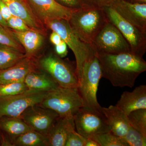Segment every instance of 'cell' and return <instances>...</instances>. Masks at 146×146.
I'll list each match as a JSON object with an SVG mask.
<instances>
[{
  "label": "cell",
  "instance_id": "26",
  "mask_svg": "<svg viewBox=\"0 0 146 146\" xmlns=\"http://www.w3.org/2000/svg\"><path fill=\"white\" fill-rule=\"evenodd\" d=\"M0 44L12 47L25 54L23 47L11 29L0 25Z\"/></svg>",
  "mask_w": 146,
  "mask_h": 146
},
{
  "label": "cell",
  "instance_id": "31",
  "mask_svg": "<svg viewBox=\"0 0 146 146\" xmlns=\"http://www.w3.org/2000/svg\"><path fill=\"white\" fill-rule=\"evenodd\" d=\"M84 6L103 8L110 6L114 0H80Z\"/></svg>",
  "mask_w": 146,
  "mask_h": 146
},
{
  "label": "cell",
  "instance_id": "39",
  "mask_svg": "<svg viewBox=\"0 0 146 146\" xmlns=\"http://www.w3.org/2000/svg\"><path fill=\"white\" fill-rule=\"evenodd\" d=\"M0 138H1V133H0Z\"/></svg>",
  "mask_w": 146,
  "mask_h": 146
},
{
  "label": "cell",
  "instance_id": "5",
  "mask_svg": "<svg viewBox=\"0 0 146 146\" xmlns=\"http://www.w3.org/2000/svg\"><path fill=\"white\" fill-rule=\"evenodd\" d=\"M38 104L52 110L60 117H74L79 110L84 106L83 100L78 87L68 88L60 86L48 92L44 99Z\"/></svg>",
  "mask_w": 146,
  "mask_h": 146
},
{
  "label": "cell",
  "instance_id": "29",
  "mask_svg": "<svg viewBox=\"0 0 146 146\" xmlns=\"http://www.w3.org/2000/svg\"><path fill=\"white\" fill-rule=\"evenodd\" d=\"M6 23L9 28L16 31H25L32 29L22 19L16 16H12Z\"/></svg>",
  "mask_w": 146,
  "mask_h": 146
},
{
  "label": "cell",
  "instance_id": "32",
  "mask_svg": "<svg viewBox=\"0 0 146 146\" xmlns=\"http://www.w3.org/2000/svg\"><path fill=\"white\" fill-rule=\"evenodd\" d=\"M60 5L72 9H77L83 7L80 0H54Z\"/></svg>",
  "mask_w": 146,
  "mask_h": 146
},
{
  "label": "cell",
  "instance_id": "8",
  "mask_svg": "<svg viewBox=\"0 0 146 146\" xmlns=\"http://www.w3.org/2000/svg\"><path fill=\"white\" fill-rule=\"evenodd\" d=\"M74 118L76 131L84 138L110 131L103 113L96 110L83 106Z\"/></svg>",
  "mask_w": 146,
  "mask_h": 146
},
{
  "label": "cell",
  "instance_id": "14",
  "mask_svg": "<svg viewBox=\"0 0 146 146\" xmlns=\"http://www.w3.org/2000/svg\"><path fill=\"white\" fill-rule=\"evenodd\" d=\"M32 129L20 117H1L0 145L12 146L15 138Z\"/></svg>",
  "mask_w": 146,
  "mask_h": 146
},
{
  "label": "cell",
  "instance_id": "1",
  "mask_svg": "<svg viewBox=\"0 0 146 146\" xmlns=\"http://www.w3.org/2000/svg\"><path fill=\"white\" fill-rule=\"evenodd\" d=\"M102 77L116 87H133L137 77L146 70L143 57L131 52L97 53Z\"/></svg>",
  "mask_w": 146,
  "mask_h": 146
},
{
  "label": "cell",
  "instance_id": "23",
  "mask_svg": "<svg viewBox=\"0 0 146 146\" xmlns=\"http://www.w3.org/2000/svg\"><path fill=\"white\" fill-rule=\"evenodd\" d=\"M25 57V54L12 47L0 44V70L15 65Z\"/></svg>",
  "mask_w": 146,
  "mask_h": 146
},
{
  "label": "cell",
  "instance_id": "9",
  "mask_svg": "<svg viewBox=\"0 0 146 146\" xmlns=\"http://www.w3.org/2000/svg\"><path fill=\"white\" fill-rule=\"evenodd\" d=\"M98 53L131 52L130 46L119 31L109 21L98 33L92 44Z\"/></svg>",
  "mask_w": 146,
  "mask_h": 146
},
{
  "label": "cell",
  "instance_id": "35",
  "mask_svg": "<svg viewBox=\"0 0 146 146\" xmlns=\"http://www.w3.org/2000/svg\"><path fill=\"white\" fill-rule=\"evenodd\" d=\"M50 40L52 44L56 46L60 44L63 40L57 33L54 31H52V32L50 35Z\"/></svg>",
  "mask_w": 146,
  "mask_h": 146
},
{
  "label": "cell",
  "instance_id": "17",
  "mask_svg": "<svg viewBox=\"0 0 146 146\" xmlns=\"http://www.w3.org/2000/svg\"><path fill=\"white\" fill-rule=\"evenodd\" d=\"M116 106L127 116L136 110L146 109V85L137 86L131 92L124 91Z\"/></svg>",
  "mask_w": 146,
  "mask_h": 146
},
{
  "label": "cell",
  "instance_id": "36",
  "mask_svg": "<svg viewBox=\"0 0 146 146\" xmlns=\"http://www.w3.org/2000/svg\"><path fill=\"white\" fill-rule=\"evenodd\" d=\"M84 146H100L99 144L91 138H86Z\"/></svg>",
  "mask_w": 146,
  "mask_h": 146
},
{
  "label": "cell",
  "instance_id": "4",
  "mask_svg": "<svg viewBox=\"0 0 146 146\" xmlns=\"http://www.w3.org/2000/svg\"><path fill=\"white\" fill-rule=\"evenodd\" d=\"M44 26L57 33L74 53L79 81L84 63L97 54V52L92 45L82 42L76 36L67 20H52L45 23Z\"/></svg>",
  "mask_w": 146,
  "mask_h": 146
},
{
  "label": "cell",
  "instance_id": "20",
  "mask_svg": "<svg viewBox=\"0 0 146 146\" xmlns=\"http://www.w3.org/2000/svg\"><path fill=\"white\" fill-rule=\"evenodd\" d=\"M74 129V117L59 116L47 134L49 146H65L68 133Z\"/></svg>",
  "mask_w": 146,
  "mask_h": 146
},
{
  "label": "cell",
  "instance_id": "6",
  "mask_svg": "<svg viewBox=\"0 0 146 146\" xmlns=\"http://www.w3.org/2000/svg\"><path fill=\"white\" fill-rule=\"evenodd\" d=\"M102 77L101 68L97 54L84 65L78 86L84 106L102 112V107L97 100L100 80Z\"/></svg>",
  "mask_w": 146,
  "mask_h": 146
},
{
  "label": "cell",
  "instance_id": "19",
  "mask_svg": "<svg viewBox=\"0 0 146 146\" xmlns=\"http://www.w3.org/2000/svg\"><path fill=\"white\" fill-rule=\"evenodd\" d=\"M102 111L110 127V131L119 137L125 136L130 127L127 115L116 106L102 107Z\"/></svg>",
  "mask_w": 146,
  "mask_h": 146
},
{
  "label": "cell",
  "instance_id": "18",
  "mask_svg": "<svg viewBox=\"0 0 146 146\" xmlns=\"http://www.w3.org/2000/svg\"><path fill=\"white\" fill-rule=\"evenodd\" d=\"M36 68L34 58L25 57L15 65L0 70V84L24 81L27 75Z\"/></svg>",
  "mask_w": 146,
  "mask_h": 146
},
{
  "label": "cell",
  "instance_id": "30",
  "mask_svg": "<svg viewBox=\"0 0 146 146\" xmlns=\"http://www.w3.org/2000/svg\"><path fill=\"white\" fill-rule=\"evenodd\" d=\"M85 139L75 129H73L68 134L65 146H84Z\"/></svg>",
  "mask_w": 146,
  "mask_h": 146
},
{
  "label": "cell",
  "instance_id": "15",
  "mask_svg": "<svg viewBox=\"0 0 146 146\" xmlns=\"http://www.w3.org/2000/svg\"><path fill=\"white\" fill-rule=\"evenodd\" d=\"M13 16L22 19L31 28L46 35V28L32 11L26 0H3Z\"/></svg>",
  "mask_w": 146,
  "mask_h": 146
},
{
  "label": "cell",
  "instance_id": "24",
  "mask_svg": "<svg viewBox=\"0 0 146 146\" xmlns=\"http://www.w3.org/2000/svg\"><path fill=\"white\" fill-rule=\"evenodd\" d=\"M130 126L146 136V109L136 110L127 115Z\"/></svg>",
  "mask_w": 146,
  "mask_h": 146
},
{
  "label": "cell",
  "instance_id": "16",
  "mask_svg": "<svg viewBox=\"0 0 146 146\" xmlns=\"http://www.w3.org/2000/svg\"><path fill=\"white\" fill-rule=\"evenodd\" d=\"M11 30L23 47L26 57H37L44 43V35L33 29L23 32Z\"/></svg>",
  "mask_w": 146,
  "mask_h": 146
},
{
  "label": "cell",
  "instance_id": "12",
  "mask_svg": "<svg viewBox=\"0 0 146 146\" xmlns=\"http://www.w3.org/2000/svg\"><path fill=\"white\" fill-rule=\"evenodd\" d=\"M32 11L44 25L45 23L54 20L68 21L75 9L60 5L54 0H26Z\"/></svg>",
  "mask_w": 146,
  "mask_h": 146
},
{
  "label": "cell",
  "instance_id": "21",
  "mask_svg": "<svg viewBox=\"0 0 146 146\" xmlns=\"http://www.w3.org/2000/svg\"><path fill=\"white\" fill-rule=\"evenodd\" d=\"M24 82L29 89L43 92H50L59 86L50 76L37 68L27 75Z\"/></svg>",
  "mask_w": 146,
  "mask_h": 146
},
{
  "label": "cell",
  "instance_id": "25",
  "mask_svg": "<svg viewBox=\"0 0 146 146\" xmlns=\"http://www.w3.org/2000/svg\"><path fill=\"white\" fill-rule=\"evenodd\" d=\"M100 146H128L121 137L116 136L111 132H106L91 137Z\"/></svg>",
  "mask_w": 146,
  "mask_h": 146
},
{
  "label": "cell",
  "instance_id": "34",
  "mask_svg": "<svg viewBox=\"0 0 146 146\" xmlns=\"http://www.w3.org/2000/svg\"><path fill=\"white\" fill-rule=\"evenodd\" d=\"M0 13L6 22L13 16L8 7L3 0H0Z\"/></svg>",
  "mask_w": 146,
  "mask_h": 146
},
{
  "label": "cell",
  "instance_id": "10",
  "mask_svg": "<svg viewBox=\"0 0 146 146\" xmlns=\"http://www.w3.org/2000/svg\"><path fill=\"white\" fill-rule=\"evenodd\" d=\"M47 93L29 89L16 96L0 97V117H20L28 108L41 103Z\"/></svg>",
  "mask_w": 146,
  "mask_h": 146
},
{
  "label": "cell",
  "instance_id": "2",
  "mask_svg": "<svg viewBox=\"0 0 146 146\" xmlns=\"http://www.w3.org/2000/svg\"><path fill=\"white\" fill-rule=\"evenodd\" d=\"M108 21L103 8L84 6L74 10L68 22L78 39L92 45L96 36Z\"/></svg>",
  "mask_w": 146,
  "mask_h": 146
},
{
  "label": "cell",
  "instance_id": "28",
  "mask_svg": "<svg viewBox=\"0 0 146 146\" xmlns=\"http://www.w3.org/2000/svg\"><path fill=\"white\" fill-rule=\"evenodd\" d=\"M121 138L128 146H146V136L131 126L125 135Z\"/></svg>",
  "mask_w": 146,
  "mask_h": 146
},
{
  "label": "cell",
  "instance_id": "3",
  "mask_svg": "<svg viewBox=\"0 0 146 146\" xmlns=\"http://www.w3.org/2000/svg\"><path fill=\"white\" fill-rule=\"evenodd\" d=\"M36 67L50 76L58 86L78 87V78L76 63L63 60L55 53L50 52L34 58Z\"/></svg>",
  "mask_w": 146,
  "mask_h": 146
},
{
  "label": "cell",
  "instance_id": "33",
  "mask_svg": "<svg viewBox=\"0 0 146 146\" xmlns=\"http://www.w3.org/2000/svg\"><path fill=\"white\" fill-rule=\"evenodd\" d=\"M68 52V46L63 40L59 44L55 46V53L59 57L61 58L65 57Z\"/></svg>",
  "mask_w": 146,
  "mask_h": 146
},
{
  "label": "cell",
  "instance_id": "7",
  "mask_svg": "<svg viewBox=\"0 0 146 146\" xmlns=\"http://www.w3.org/2000/svg\"><path fill=\"white\" fill-rule=\"evenodd\" d=\"M108 20L119 31L133 54L143 57L146 51V32L123 19L111 6L103 7Z\"/></svg>",
  "mask_w": 146,
  "mask_h": 146
},
{
  "label": "cell",
  "instance_id": "38",
  "mask_svg": "<svg viewBox=\"0 0 146 146\" xmlns=\"http://www.w3.org/2000/svg\"><path fill=\"white\" fill-rule=\"evenodd\" d=\"M0 25L3 26L5 27L8 28L7 27L6 22L3 18L2 16L1 15V13H0Z\"/></svg>",
  "mask_w": 146,
  "mask_h": 146
},
{
  "label": "cell",
  "instance_id": "11",
  "mask_svg": "<svg viewBox=\"0 0 146 146\" xmlns=\"http://www.w3.org/2000/svg\"><path fill=\"white\" fill-rule=\"evenodd\" d=\"M20 117L33 130L47 136L59 116L52 110L36 104L28 108Z\"/></svg>",
  "mask_w": 146,
  "mask_h": 146
},
{
  "label": "cell",
  "instance_id": "27",
  "mask_svg": "<svg viewBox=\"0 0 146 146\" xmlns=\"http://www.w3.org/2000/svg\"><path fill=\"white\" fill-rule=\"evenodd\" d=\"M29 90L24 81L0 84V97L11 96L23 94Z\"/></svg>",
  "mask_w": 146,
  "mask_h": 146
},
{
  "label": "cell",
  "instance_id": "13",
  "mask_svg": "<svg viewBox=\"0 0 146 146\" xmlns=\"http://www.w3.org/2000/svg\"><path fill=\"white\" fill-rule=\"evenodd\" d=\"M110 6L126 21L146 32V4L114 0Z\"/></svg>",
  "mask_w": 146,
  "mask_h": 146
},
{
  "label": "cell",
  "instance_id": "37",
  "mask_svg": "<svg viewBox=\"0 0 146 146\" xmlns=\"http://www.w3.org/2000/svg\"><path fill=\"white\" fill-rule=\"evenodd\" d=\"M132 3L146 4V0H125Z\"/></svg>",
  "mask_w": 146,
  "mask_h": 146
},
{
  "label": "cell",
  "instance_id": "22",
  "mask_svg": "<svg viewBox=\"0 0 146 146\" xmlns=\"http://www.w3.org/2000/svg\"><path fill=\"white\" fill-rule=\"evenodd\" d=\"M12 146H49V144L46 136L32 129L15 138Z\"/></svg>",
  "mask_w": 146,
  "mask_h": 146
}]
</instances>
